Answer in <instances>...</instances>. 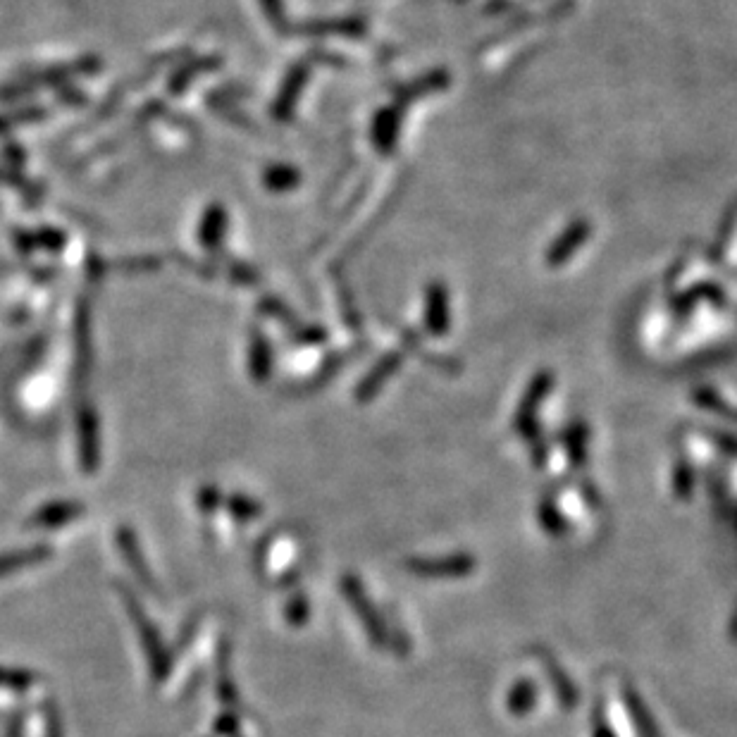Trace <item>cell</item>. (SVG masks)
<instances>
[{
    "instance_id": "7c38bea8",
    "label": "cell",
    "mask_w": 737,
    "mask_h": 737,
    "mask_svg": "<svg viewBox=\"0 0 737 737\" xmlns=\"http://www.w3.org/2000/svg\"><path fill=\"white\" fill-rule=\"evenodd\" d=\"M120 547H122V551H125L127 561L132 563V566H134L136 575H139L141 580H148V575H146V566H144V559H141L139 547H136L134 535H132V532H129V530H120Z\"/></svg>"
},
{
    "instance_id": "3957f363",
    "label": "cell",
    "mask_w": 737,
    "mask_h": 737,
    "mask_svg": "<svg viewBox=\"0 0 737 737\" xmlns=\"http://www.w3.org/2000/svg\"><path fill=\"white\" fill-rule=\"evenodd\" d=\"M74 339H77V377L79 382H84L86 370L91 368V353H94V346H91V311L86 301L77 306Z\"/></svg>"
},
{
    "instance_id": "7a4b0ae2",
    "label": "cell",
    "mask_w": 737,
    "mask_h": 737,
    "mask_svg": "<svg viewBox=\"0 0 737 737\" xmlns=\"http://www.w3.org/2000/svg\"><path fill=\"white\" fill-rule=\"evenodd\" d=\"M79 454H82L84 470H96L98 466V420L91 406L79 408Z\"/></svg>"
},
{
    "instance_id": "4fadbf2b",
    "label": "cell",
    "mask_w": 737,
    "mask_h": 737,
    "mask_svg": "<svg viewBox=\"0 0 737 737\" xmlns=\"http://www.w3.org/2000/svg\"><path fill=\"white\" fill-rule=\"evenodd\" d=\"M115 268L122 272H132V275H136V272H156L160 268V260L153 256H136L120 260V263H115Z\"/></svg>"
},
{
    "instance_id": "5bb4252c",
    "label": "cell",
    "mask_w": 737,
    "mask_h": 737,
    "mask_svg": "<svg viewBox=\"0 0 737 737\" xmlns=\"http://www.w3.org/2000/svg\"><path fill=\"white\" fill-rule=\"evenodd\" d=\"M294 182H296V172L289 170V167H270V170L265 172V184H268L272 191L287 189Z\"/></svg>"
},
{
    "instance_id": "5b68a950",
    "label": "cell",
    "mask_w": 737,
    "mask_h": 737,
    "mask_svg": "<svg viewBox=\"0 0 737 737\" xmlns=\"http://www.w3.org/2000/svg\"><path fill=\"white\" fill-rule=\"evenodd\" d=\"M127 606H129V611H132L134 621L141 625V628H139L141 640H144V644H146V652H148V656H151L153 673H156V678L160 680V678H163V675H165V671H167V659H165V652H163V644H160L158 635H156V630H153V625H151V623L146 625V618H144V613H141L139 606H136V604L132 602V599H127Z\"/></svg>"
},
{
    "instance_id": "ac0fdd59",
    "label": "cell",
    "mask_w": 737,
    "mask_h": 737,
    "mask_svg": "<svg viewBox=\"0 0 737 737\" xmlns=\"http://www.w3.org/2000/svg\"><path fill=\"white\" fill-rule=\"evenodd\" d=\"M58 101L65 105H84L86 103V94L82 89H72V86H63L58 94Z\"/></svg>"
},
{
    "instance_id": "9c48e42d",
    "label": "cell",
    "mask_w": 737,
    "mask_h": 737,
    "mask_svg": "<svg viewBox=\"0 0 737 737\" xmlns=\"http://www.w3.org/2000/svg\"><path fill=\"white\" fill-rule=\"evenodd\" d=\"M82 506L79 504H53L48 509H43L39 516L34 518V525H41V528H53V525H63L70 523L77 516H82Z\"/></svg>"
},
{
    "instance_id": "9a60e30c",
    "label": "cell",
    "mask_w": 737,
    "mask_h": 737,
    "mask_svg": "<svg viewBox=\"0 0 737 737\" xmlns=\"http://www.w3.org/2000/svg\"><path fill=\"white\" fill-rule=\"evenodd\" d=\"M227 275H229V280H232L234 284H241V287H244V284L246 287H253V282L258 280L256 272H253L249 265L237 263V260H234L232 265H227Z\"/></svg>"
},
{
    "instance_id": "30bf717a",
    "label": "cell",
    "mask_w": 737,
    "mask_h": 737,
    "mask_svg": "<svg viewBox=\"0 0 737 737\" xmlns=\"http://www.w3.org/2000/svg\"><path fill=\"white\" fill-rule=\"evenodd\" d=\"M303 74H306V70H303V67H296V70L289 74L287 84L282 86V94L280 98H277L275 108H272V115H275L277 120H287L289 117L291 105H294V98H296V91H299V86L303 82Z\"/></svg>"
},
{
    "instance_id": "ba28073f",
    "label": "cell",
    "mask_w": 737,
    "mask_h": 737,
    "mask_svg": "<svg viewBox=\"0 0 737 737\" xmlns=\"http://www.w3.org/2000/svg\"><path fill=\"white\" fill-rule=\"evenodd\" d=\"M249 358H251V375L256 377V382H265V377L270 373V346L265 334L253 332Z\"/></svg>"
},
{
    "instance_id": "8fae6325",
    "label": "cell",
    "mask_w": 737,
    "mask_h": 737,
    "mask_svg": "<svg viewBox=\"0 0 737 737\" xmlns=\"http://www.w3.org/2000/svg\"><path fill=\"white\" fill-rule=\"evenodd\" d=\"M48 556H51V551H48V547H34V549H24V551H20V554L0 556V575L15 573L17 568L29 566V563L46 561Z\"/></svg>"
},
{
    "instance_id": "6da1fadb",
    "label": "cell",
    "mask_w": 737,
    "mask_h": 737,
    "mask_svg": "<svg viewBox=\"0 0 737 737\" xmlns=\"http://www.w3.org/2000/svg\"><path fill=\"white\" fill-rule=\"evenodd\" d=\"M103 60L98 55H84V58L74 60V63H65L58 67H43V70L20 74L5 86H0V101H15V98H24L34 91L43 89V86H65L72 82L74 77H94L101 72Z\"/></svg>"
},
{
    "instance_id": "d6986e66",
    "label": "cell",
    "mask_w": 737,
    "mask_h": 737,
    "mask_svg": "<svg viewBox=\"0 0 737 737\" xmlns=\"http://www.w3.org/2000/svg\"><path fill=\"white\" fill-rule=\"evenodd\" d=\"M229 506H232V511L237 513L239 518H249V516H256V506H251L249 501H241V499H232L229 501Z\"/></svg>"
},
{
    "instance_id": "e0dca14e",
    "label": "cell",
    "mask_w": 737,
    "mask_h": 737,
    "mask_svg": "<svg viewBox=\"0 0 737 737\" xmlns=\"http://www.w3.org/2000/svg\"><path fill=\"white\" fill-rule=\"evenodd\" d=\"M260 5H263L265 15H268V20L275 24L277 29H282L284 24V5L282 0H260Z\"/></svg>"
},
{
    "instance_id": "277c9868",
    "label": "cell",
    "mask_w": 737,
    "mask_h": 737,
    "mask_svg": "<svg viewBox=\"0 0 737 737\" xmlns=\"http://www.w3.org/2000/svg\"><path fill=\"white\" fill-rule=\"evenodd\" d=\"M227 234V210L218 206H210L201 218V227H198V241L210 253H218L222 246V239Z\"/></svg>"
},
{
    "instance_id": "52a82bcc",
    "label": "cell",
    "mask_w": 737,
    "mask_h": 737,
    "mask_svg": "<svg viewBox=\"0 0 737 737\" xmlns=\"http://www.w3.org/2000/svg\"><path fill=\"white\" fill-rule=\"evenodd\" d=\"M15 244L20 246L22 251H36V249L63 251L65 234L60 232V229H53V227L34 229V232H17Z\"/></svg>"
},
{
    "instance_id": "8992f818",
    "label": "cell",
    "mask_w": 737,
    "mask_h": 737,
    "mask_svg": "<svg viewBox=\"0 0 737 737\" xmlns=\"http://www.w3.org/2000/svg\"><path fill=\"white\" fill-rule=\"evenodd\" d=\"M220 65H222L220 55H206V58L189 60L187 65L179 67V70L175 74H172V79H170V84H167V89H170L172 96H179L184 89H187V86L194 84V79L198 77V74L210 72V70H218Z\"/></svg>"
},
{
    "instance_id": "2e32d148",
    "label": "cell",
    "mask_w": 737,
    "mask_h": 737,
    "mask_svg": "<svg viewBox=\"0 0 737 737\" xmlns=\"http://www.w3.org/2000/svg\"><path fill=\"white\" fill-rule=\"evenodd\" d=\"M32 680H34L32 673L0 671V687H12V690H22V687H29Z\"/></svg>"
}]
</instances>
